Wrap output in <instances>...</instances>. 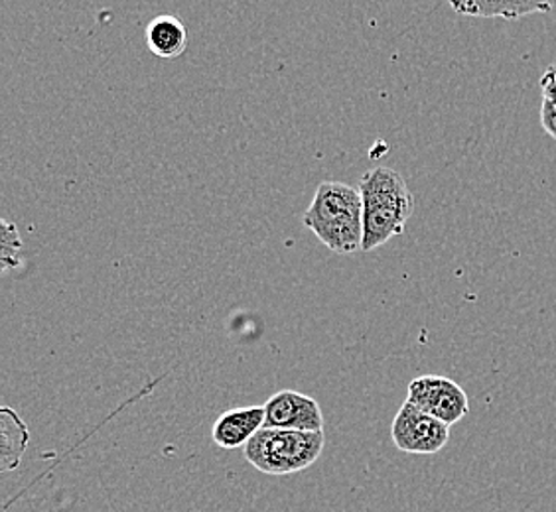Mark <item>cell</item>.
Here are the masks:
<instances>
[{
	"mask_svg": "<svg viewBox=\"0 0 556 512\" xmlns=\"http://www.w3.org/2000/svg\"><path fill=\"white\" fill-rule=\"evenodd\" d=\"M357 190L364 203V253L405 233L415 212V197L399 171L387 166L371 168L365 171Z\"/></svg>",
	"mask_w": 556,
	"mask_h": 512,
	"instance_id": "obj_1",
	"label": "cell"
},
{
	"mask_svg": "<svg viewBox=\"0 0 556 512\" xmlns=\"http://www.w3.org/2000/svg\"><path fill=\"white\" fill-rule=\"evenodd\" d=\"M302 221L332 253L353 255L362 251L364 203L357 188L321 182Z\"/></svg>",
	"mask_w": 556,
	"mask_h": 512,
	"instance_id": "obj_2",
	"label": "cell"
},
{
	"mask_svg": "<svg viewBox=\"0 0 556 512\" xmlns=\"http://www.w3.org/2000/svg\"><path fill=\"white\" fill-rule=\"evenodd\" d=\"M326 446L324 432L263 427L245 446V459L261 473L292 475L308 470Z\"/></svg>",
	"mask_w": 556,
	"mask_h": 512,
	"instance_id": "obj_3",
	"label": "cell"
},
{
	"mask_svg": "<svg viewBox=\"0 0 556 512\" xmlns=\"http://www.w3.org/2000/svg\"><path fill=\"white\" fill-rule=\"evenodd\" d=\"M407 402L417 406L428 417L437 418L446 426H454L470 412V400L460 384L448 376L427 374L410 381Z\"/></svg>",
	"mask_w": 556,
	"mask_h": 512,
	"instance_id": "obj_4",
	"label": "cell"
},
{
	"mask_svg": "<svg viewBox=\"0 0 556 512\" xmlns=\"http://www.w3.org/2000/svg\"><path fill=\"white\" fill-rule=\"evenodd\" d=\"M391 438L396 449L410 456H434L446 448L450 439V426L437 418L428 417L417 406L405 400L396 412Z\"/></svg>",
	"mask_w": 556,
	"mask_h": 512,
	"instance_id": "obj_5",
	"label": "cell"
},
{
	"mask_svg": "<svg viewBox=\"0 0 556 512\" xmlns=\"http://www.w3.org/2000/svg\"><path fill=\"white\" fill-rule=\"evenodd\" d=\"M265 427L294 432H324V414L316 398L280 391L265 402Z\"/></svg>",
	"mask_w": 556,
	"mask_h": 512,
	"instance_id": "obj_6",
	"label": "cell"
},
{
	"mask_svg": "<svg viewBox=\"0 0 556 512\" xmlns=\"http://www.w3.org/2000/svg\"><path fill=\"white\" fill-rule=\"evenodd\" d=\"M263 427H265V406L233 408L215 420L212 438L217 448H245Z\"/></svg>",
	"mask_w": 556,
	"mask_h": 512,
	"instance_id": "obj_7",
	"label": "cell"
},
{
	"mask_svg": "<svg viewBox=\"0 0 556 512\" xmlns=\"http://www.w3.org/2000/svg\"><path fill=\"white\" fill-rule=\"evenodd\" d=\"M450 7L466 16L478 18H505L519 21L529 14L555 11V2H533V0H473V2H450Z\"/></svg>",
	"mask_w": 556,
	"mask_h": 512,
	"instance_id": "obj_8",
	"label": "cell"
},
{
	"mask_svg": "<svg viewBox=\"0 0 556 512\" xmlns=\"http://www.w3.org/2000/svg\"><path fill=\"white\" fill-rule=\"evenodd\" d=\"M30 430L11 406L0 410V471L11 473L21 468L22 458L28 449Z\"/></svg>",
	"mask_w": 556,
	"mask_h": 512,
	"instance_id": "obj_9",
	"label": "cell"
},
{
	"mask_svg": "<svg viewBox=\"0 0 556 512\" xmlns=\"http://www.w3.org/2000/svg\"><path fill=\"white\" fill-rule=\"evenodd\" d=\"M147 46L156 57L174 60L182 55L188 46V30L178 16L162 14L147 28Z\"/></svg>",
	"mask_w": 556,
	"mask_h": 512,
	"instance_id": "obj_10",
	"label": "cell"
},
{
	"mask_svg": "<svg viewBox=\"0 0 556 512\" xmlns=\"http://www.w3.org/2000/svg\"><path fill=\"white\" fill-rule=\"evenodd\" d=\"M22 265V239L16 225L9 219L0 221V267L9 272Z\"/></svg>",
	"mask_w": 556,
	"mask_h": 512,
	"instance_id": "obj_11",
	"label": "cell"
},
{
	"mask_svg": "<svg viewBox=\"0 0 556 512\" xmlns=\"http://www.w3.org/2000/svg\"><path fill=\"white\" fill-rule=\"evenodd\" d=\"M541 91H543V108H556V65L548 67L541 77Z\"/></svg>",
	"mask_w": 556,
	"mask_h": 512,
	"instance_id": "obj_12",
	"label": "cell"
},
{
	"mask_svg": "<svg viewBox=\"0 0 556 512\" xmlns=\"http://www.w3.org/2000/svg\"><path fill=\"white\" fill-rule=\"evenodd\" d=\"M541 125L545 128L546 135L556 140V108L541 107Z\"/></svg>",
	"mask_w": 556,
	"mask_h": 512,
	"instance_id": "obj_13",
	"label": "cell"
}]
</instances>
